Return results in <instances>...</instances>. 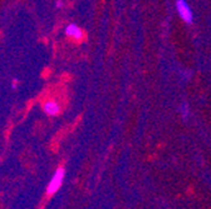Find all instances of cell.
Masks as SVG:
<instances>
[{
	"mask_svg": "<svg viewBox=\"0 0 211 209\" xmlns=\"http://www.w3.org/2000/svg\"><path fill=\"white\" fill-rule=\"evenodd\" d=\"M64 174H65V172H64L63 168H58L54 172V174H53V177H52V179H50V182H49V184L47 187V192L49 194H54L62 187V183H63V179H64Z\"/></svg>",
	"mask_w": 211,
	"mask_h": 209,
	"instance_id": "7a4b0ae2",
	"label": "cell"
},
{
	"mask_svg": "<svg viewBox=\"0 0 211 209\" xmlns=\"http://www.w3.org/2000/svg\"><path fill=\"white\" fill-rule=\"evenodd\" d=\"M62 5H63V4H62V2H58L55 7H57V8H62Z\"/></svg>",
	"mask_w": 211,
	"mask_h": 209,
	"instance_id": "52a82bcc",
	"label": "cell"
},
{
	"mask_svg": "<svg viewBox=\"0 0 211 209\" xmlns=\"http://www.w3.org/2000/svg\"><path fill=\"white\" fill-rule=\"evenodd\" d=\"M43 112L49 117H55L60 113V105L59 103L54 99H48L43 103Z\"/></svg>",
	"mask_w": 211,
	"mask_h": 209,
	"instance_id": "3957f363",
	"label": "cell"
},
{
	"mask_svg": "<svg viewBox=\"0 0 211 209\" xmlns=\"http://www.w3.org/2000/svg\"><path fill=\"white\" fill-rule=\"evenodd\" d=\"M176 9H177V13H178L180 18L185 23L190 24V23L193 22V13H192V10H191V8L187 4L186 0H177L176 2Z\"/></svg>",
	"mask_w": 211,
	"mask_h": 209,
	"instance_id": "6da1fadb",
	"label": "cell"
},
{
	"mask_svg": "<svg viewBox=\"0 0 211 209\" xmlns=\"http://www.w3.org/2000/svg\"><path fill=\"white\" fill-rule=\"evenodd\" d=\"M181 110H182V115H183V118H186V115H187V104H186V103H183V104H182Z\"/></svg>",
	"mask_w": 211,
	"mask_h": 209,
	"instance_id": "5b68a950",
	"label": "cell"
},
{
	"mask_svg": "<svg viewBox=\"0 0 211 209\" xmlns=\"http://www.w3.org/2000/svg\"><path fill=\"white\" fill-rule=\"evenodd\" d=\"M64 33H65V35L68 38H72V39H74L77 41H79L83 38V30L77 24H73V23L69 24V25H67Z\"/></svg>",
	"mask_w": 211,
	"mask_h": 209,
	"instance_id": "277c9868",
	"label": "cell"
},
{
	"mask_svg": "<svg viewBox=\"0 0 211 209\" xmlns=\"http://www.w3.org/2000/svg\"><path fill=\"white\" fill-rule=\"evenodd\" d=\"M17 84H18V79H13V83H12V88L15 89L17 88Z\"/></svg>",
	"mask_w": 211,
	"mask_h": 209,
	"instance_id": "8992f818",
	"label": "cell"
}]
</instances>
